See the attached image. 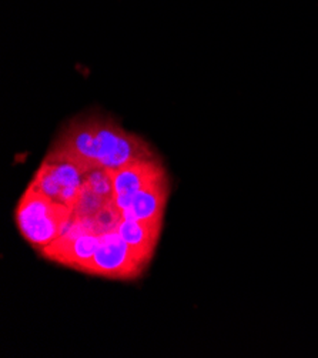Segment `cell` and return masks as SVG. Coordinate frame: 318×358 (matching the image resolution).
<instances>
[{"label":"cell","mask_w":318,"mask_h":358,"mask_svg":"<svg viewBox=\"0 0 318 358\" xmlns=\"http://www.w3.org/2000/svg\"><path fill=\"white\" fill-rule=\"evenodd\" d=\"M89 167L116 171L157 155L140 136L127 131L110 116L87 115L70 120L52 148Z\"/></svg>","instance_id":"1"},{"label":"cell","mask_w":318,"mask_h":358,"mask_svg":"<svg viewBox=\"0 0 318 358\" xmlns=\"http://www.w3.org/2000/svg\"><path fill=\"white\" fill-rule=\"evenodd\" d=\"M73 220V208L49 199L31 185L15 210V222L22 237L39 253L64 234Z\"/></svg>","instance_id":"2"},{"label":"cell","mask_w":318,"mask_h":358,"mask_svg":"<svg viewBox=\"0 0 318 358\" xmlns=\"http://www.w3.org/2000/svg\"><path fill=\"white\" fill-rule=\"evenodd\" d=\"M149 263L115 231L99 237L96 253L82 273L113 280H134L145 273Z\"/></svg>","instance_id":"3"},{"label":"cell","mask_w":318,"mask_h":358,"mask_svg":"<svg viewBox=\"0 0 318 358\" xmlns=\"http://www.w3.org/2000/svg\"><path fill=\"white\" fill-rule=\"evenodd\" d=\"M167 171L159 157L143 159L133 162L116 171H113V185H115V200L119 208H127L131 197L150 186L152 183L166 177Z\"/></svg>","instance_id":"4"},{"label":"cell","mask_w":318,"mask_h":358,"mask_svg":"<svg viewBox=\"0 0 318 358\" xmlns=\"http://www.w3.org/2000/svg\"><path fill=\"white\" fill-rule=\"evenodd\" d=\"M168 193V177L166 176L137 192L123 210V217L136 222H163Z\"/></svg>","instance_id":"5"},{"label":"cell","mask_w":318,"mask_h":358,"mask_svg":"<svg viewBox=\"0 0 318 358\" xmlns=\"http://www.w3.org/2000/svg\"><path fill=\"white\" fill-rule=\"evenodd\" d=\"M163 229V222H136L123 219L117 233L136 252L152 262Z\"/></svg>","instance_id":"6"},{"label":"cell","mask_w":318,"mask_h":358,"mask_svg":"<svg viewBox=\"0 0 318 358\" xmlns=\"http://www.w3.org/2000/svg\"><path fill=\"white\" fill-rule=\"evenodd\" d=\"M123 213L116 204V200H110L106 203V206L97 211L92 217V226L93 231L97 236L115 233L119 229V224L123 220Z\"/></svg>","instance_id":"7"},{"label":"cell","mask_w":318,"mask_h":358,"mask_svg":"<svg viewBox=\"0 0 318 358\" xmlns=\"http://www.w3.org/2000/svg\"><path fill=\"white\" fill-rule=\"evenodd\" d=\"M110 201L109 199H104L100 194L94 193L92 189H89L86 185L80 193V197L73 207L75 216L78 217H93L97 211H100L106 203Z\"/></svg>","instance_id":"8"}]
</instances>
